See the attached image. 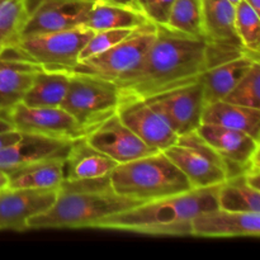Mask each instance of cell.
Instances as JSON below:
<instances>
[{
  "instance_id": "16",
  "label": "cell",
  "mask_w": 260,
  "mask_h": 260,
  "mask_svg": "<svg viewBox=\"0 0 260 260\" xmlns=\"http://www.w3.org/2000/svg\"><path fill=\"white\" fill-rule=\"evenodd\" d=\"M38 70L14 46L0 50V117L8 118L12 109L22 103Z\"/></svg>"
},
{
  "instance_id": "36",
  "label": "cell",
  "mask_w": 260,
  "mask_h": 260,
  "mask_svg": "<svg viewBox=\"0 0 260 260\" xmlns=\"http://www.w3.org/2000/svg\"><path fill=\"white\" fill-rule=\"evenodd\" d=\"M245 3H248L253 9H255L256 12L260 13V0H244Z\"/></svg>"
},
{
  "instance_id": "15",
  "label": "cell",
  "mask_w": 260,
  "mask_h": 260,
  "mask_svg": "<svg viewBox=\"0 0 260 260\" xmlns=\"http://www.w3.org/2000/svg\"><path fill=\"white\" fill-rule=\"evenodd\" d=\"M197 132L226 162L230 178L241 174L253 160L259 157V140L250 135L205 123L198 127Z\"/></svg>"
},
{
  "instance_id": "3",
  "label": "cell",
  "mask_w": 260,
  "mask_h": 260,
  "mask_svg": "<svg viewBox=\"0 0 260 260\" xmlns=\"http://www.w3.org/2000/svg\"><path fill=\"white\" fill-rule=\"evenodd\" d=\"M141 205L111 189L108 178L81 182H63L55 203L46 212L27 223L28 230L41 229H95L101 221L114 213Z\"/></svg>"
},
{
  "instance_id": "10",
  "label": "cell",
  "mask_w": 260,
  "mask_h": 260,
  "mask_svg": "<svg viewBox=\"0 0 260 260\" xmlns=\"http://www.w3.org/2000/svg\"><path fill=\"white\" fill-rule=\"evenodd\" d=\"M94 3L95 0H28L27 18L19 37L83 25Z\"/></svg>"
},
{
  "instance_id": "31",
  "label": "cell",
  "mask_w": 260,
  "mask_h": 260,
  "mask_svg": "<svg viewBox=\"0 0 260 260\" xmlns=\"http://www.w3.org/2000/svg\"><path fill=\"white\" fill-rule=\"evenodd\" d=\"M132 30L134 29H129V28H119V29H103L93 32V35L90 36L88 42L85 43L84 48L81 50L79 61L104 52L106 50L111 48L112 46L124 40Z\"/></svg>"
},
{
  "instance_id": "29",
  "label": "cell",
  "mask_w": 260,
  "mask_h": 260,
  "mask_svg": "<svg viewBox=\"0 0 260 260\" xmlns=\"http://www.w3.org/2000/svg\"><path fill=\"white\" fill-rule=\"evenodd\" d=\"M235 29L241 46L260 55V13L244 0L235 5Z\"/></svg>"
},
{
  "instance_id": "30",
  "label": "cell",
  "mask_w": 260,
  "mask_h": 260,
  "mask_svg": "<svg viewBox=\"0 0 260 260\" xmlns=\"http://www.w3.org/2000/svg\"><path fill=\"white\" fill-rule=\"evenodd\" d=\"M223 101L239 106L260 108V61L251 63Z\"/></svg>"
},
{
  "instance_id": "35",
  "label": "cell",
  "mask_w": 260,
  "mask_h": 260,
  "mask_svg": "<svg viewBox=\"0 0 260 260\" xmlns=\"http://www.w3.org/2000/svg\"><path fill=\"white\" fill-rule=\"evenodd\" d=\"M8 184H9L8 174H7V173H4V172H2V170H0V190L8 188Z\"/></svg>"
},
{
  "instance_id": "26",
  "label": "cell",
  "mask_w": 260,
  "mask_h": 260,
  "mask_svg": "<svg viewBox=\"0 0 260 260\" xmlns=\"http://www.w3.org/2000/svg\"><path fill=\"white\" fill-rule=\"evenodd\" d=\"M217 206L234 212L260 213V192L248 184L243 174L235 175L217 187Z\"/></svg>"
},
{
  "instance_id": "18",
  "label": "cell",
  "mask_w": 260,
  "mask_h": 260,
  "mask_svg": "<svg viewBox=\"0 0 260 260\" xmlns=\"http://www.w3.org/2000/svg\"><path fill=\"white\" fill-rule=\"evenodd\" d=\"M73 142L42 135L22 134L17 142L0 150V170L8 174L42 160L65 159Z\"/></svg>"
},
{
  "instance_id": "7",
  "label": "cell",
  "mask_w": 260,
  "mask_h": 260,
  "mask_svg": "<svg viewBox=\"0 0 260 260\" xmlns=\"http://www.w3.org/2000/svg\"><path fill=\"white\" fill-rule=\"evenodd\" d=\"M155 33L156 25L151 22L145 23L104 52L79 61L70 74L90 75L117 83L141 62Z\"/></svg>"
},
{
  "instance_id": "17",
  "label": "cell",
  "mask_w": 260,
  "mask_h": 260,
  "mask_svg": "<svg viewBox=\"0 0 260 260\" xmlns=\"http://www.w3.org/2000/svg\"><path fill=\"white\" fill-rule=\"evenodd\" d=\"M260 213L213 208L196 216L192 236L200 238H259Z\"/></svg>"
},
{
  "instance_id": "11",
  "label": "cell",
  "mask_w": 260,
  "mask_h": 260,
  "mask_svg": "<svg viewBox=\"0 0 260 260\" xmlns=\"http://www.w3.org/2000/svg\"><path fill=\"white\" fill-rule=\"evenodd\" d=\"M144 101L149 102L165 117L178 136L197 131L202 124L206 103L200 79Z\"/></svg>"
},
{
  "instance_id": "27",
  "label": "cell",
  "mask_w": 260,
  "mask_h": 260,
  "mask_svg": "<svg viewBox=\"0 0 260 260\" xmlns=\"http://www.w3.org/2000/svg\"><path fill=\"white\" fill-rule=\"evenodd\" d=\"M167 27L192 36H205L201 0H174Z\"/></svg>"
},
{
  "instance_id": "28",
  "label": "cell",
  "mask_w": 260,
  "mask_h": 260,
  "mask_svg": "<svg viewBox=\"0 0 260 260\" xmlns=\"http://www.w3.org/2000/svg\"><path fill=\"white\" fill-rule=\"evenodd\" d=\"M28 0H0V48L13 45L27 18Z\"/></svg>"
},
{
  "instance_id": "25",
  "label": "cell",
  "mask_w": 260,
  "mask_h": 260,
  "mask_svg": "<svg viewBox=\"0 0 260 260\" xmlns=\"http://www.w3.org/2000/svg\"><path fill=\"white\" fill-rule=\"evenodd\" d=\"M147 22L149 20L140 10L95 0L83 25L93 32H96L119 28L135 29Z\"/></svg>"
},
{
  "instance_id": "24",
  "label": "cell",
  "mask_w": 260,
  "mask_h": 260,
  "mask_svg": "<svg viewBox=\"0 0 260 260\" xmlns=\"http://www.w3.org/2000/svg\"><path fill=\"white\" fill-rule=\"evenodd\" d=\"M70 84V74L40 69L22 103L28 107H61Z\"/></svg>"
},
{
  "instance_id": "1",
  "label": "cell",
  "mask_w": 260,
  "mask_h": 260,
  "mask_svg": "<svg viewBox=\"0 0 260 260\" xmlns=\"http://www.w3.org/2000/svg\"><path fill=\"white\" fill-rule=\"evenodd\" d=\"M211 69V41L156 25L154 41L131 73L114 83L119 102L149 99L194 83Z\"/></svg>"
},
{
  "instance_id": "9",
  "label": "cell",
  "mask_w": 260,
  "mask_h": 260,
  "mask_svg": "<svg viewBox=\"0 0 260 260\" xmlns=\"http://www.w3.org/2000/svg\"><path fill=\"white\" fill-rule=\"evenodd\" d=\"M10 123L20 134L42 135L53 139H85L88 132L62 107H28L19 103L8 116Z\"/></svg>"
},
{
  "instance_id": "21",
  "label": "cell",
  "mask_w": 260,
  "mask_h": 260,
  "mask_svg": "<svg viewBox=\"0 0 260 260\" xmlns=\"http://www.w3.org/2000/svg\"><path fill=\"white\" fill-rule=\"evenodd\" d=\"M202 123L220 126L260 139V108L239 106L226 101L206 104L202 112Z\"/></svg>"
},
{
  "instance_id": "12",
  "label": "cell",
  "mask_w": 260,
  "mask_h": 260,
  "mask_svg": "<svg viewBox=\"0 0 260 260\" xmlns=\"http://www.w3.org/2000/svg\"><path fill=\"white\" fill-rule=\"evenodd\" d=\"M117 116L152 151H164L178 141L165 117L144 99L119 102Z\"/></svg>"
},
{
  "instance_id": "8",
  "label": "cell",
  "mask_w": 260,
  "mask_h": 260,
  "mask_svg": "<svg viewBox=\"0 0 260 260\" xmlns=\"http://www.w3.org/2000/svg\"><path fill=\"white\" fill-rule=\"evenodd\" d=\"M162 152L177 165L194 189L216 187L230 178L226 162L197 131L179 136L173 146Z\"/></svg>"
},
{
  "instance_id": "23",
  "label": "cell",
  "mask_w": 260,
  "mask_h": 260,
  "mask_svg": "<svg viewBox=\"0 0 260 260\" xmlns=\"http://www.w3.org/2000/svg\"><path fill=\"white\" fill-rule=\"evenodd\" d=\"M63 160L48 159L8 173V188L58 189L63 183Z\"/></svg>"
},
{
  "instance_id": "5",
  "label": "cell",
  "mask_w": 260,
  "mask_h": 260,
  "mask_svg": "<svg viewBox=\"0 0 260 260\" xmlns=\"http://www.w3.org/2000/svg\"><path fill=\"white\" fill-rule=\"evenodd\" d=\"M91 35L93 30L79 25L19 37L12 46L42 70L70 74L79 62L81 50Z\"/></svg>"
},
{
  "instance_id": "32",
  "label": "cell",
  "mask_w": 260,
  "mask_h": 260,
  "mask_svg": "<svg viewBox=\"0 0 260 260\" xmlns=\"http://www.w3.org/2000/svg\"><path fill=\"white\" fill-rule=\"evenodd\" d=\"M140 12L155 25H167L174 0H136Z\"/></svg>"
},
{
  "instance_id": "6",
  "label": "cell",
  "mask_w": 260,
  "mask_h": 260,
  "mask_svg": "<svg viewBox=\"0 0 260 260\" xmlns=\"http://www.w3.org/2000/svg\"><path fill=\"white\" fill-rule=\"evenodd\" d=\"M118 106L119 93L114 83L95 76L70 74L69 90L61 107L88 134L116 114Z\"/></svg>"
},
{
  "instance_id": "37",
  "label": "cell",
  "mask_w": 260,
  "mask_h": 260,
  "mask_svg": "<svg viewBox=\"0 0 260 260\" xmlns=\"http://www.w3.org/2000/svg\"><path fill=\"white\" fill-rule=\"evenodd\" d=\"M229 2H231V3H233L234 5H236V4H238V3H240L241 0H229Z\"/></svg>"
},
{
  "instance_id": "19",
  "label": "cell",
  "mask_w": 260,
  "mask_h": 260,
  "mask_svg": "<svg viewBox=\"0 0 260 260\" xmlns=\"http://www.w3.org/2000/svg\"><path fill=\"white\" fill-rule=\"evenodd\" d=\"M117 162L91 147L85 139L73 142L63 160V182H81L108 178Z\"/></svg>"
},
{
  "instance_id": "13",
  "label": "cell",
  "mask_w": 260,
  "mask_h": 260,
  "mask_svg": "<svg viewBox=\"0 0 260 260\" xmlns=\"http://www.w3.org/2000/svg\"><path fill=\"white\" fill-rule=\"evenodd\" d=\"M58 189L5 188L0 190V231H24L35 216L46 212L55 203Z\"/></svg>"
},
{
  "instance_id": "4",
  "label": "cell",
  "mask_w": 260,
  "mask_h": 260,
  "mask_svg": "<svg viewBox=\"0 0 260 260\" xmlns=\"http://www.w3.org/2000/svg\"><path fill=\"white\" fill-rule=\"evenodd\" d=\"M108 183L114 193L141 203L194 189L162 151L118 164L109 174Z\"/></svg>"
},
{
  "instance_id": "22",
  "label": "cell",
  "mask_w": 260,
  "mask_h": 260,
  "mask_svg": "<svg viewBox=\"0 0 260 260\" xmlns=\"http://www.w3.org/2000/svg\"><path fill=\"white\" fill-rule=\"evenodd\" d=\"M201 3L205 37L216 43L243 47L235 29V5L229 0H201Z\"/></svg>"
},
{
  "instance_id": "20",
  "label": "cell",
  "mask_w": 260,
  "mask_h": 260,
  "mask_svg": "<svg viewBox=\"0 0 260 260\" xmlns=\"http://www.w3.org/2000/svg\"><path fill=\"white\" fill-rule=\"evenodd\" d=\"M255 61H259V55L246 53L206 70L200 78L205 103L208 104L223 101L226 95L233 90L236 83L240 80L244 73Z\"/></svg>"
},
{
  "instance_id": "2",
  "label": "cell",
  "mask_w": 260,
  "mask_h": 260,
  "mask_svg": "<svg viewBox=\"0 0 260 260\" xmlns=\"http://www.w3.org/2000/svg\"><path fill=\"white\" fill-rule=\"evenodd\" d=\"M217 187L196 188L180 194L141 203L108 216L95 229L156 236H192V221L217 208Z\"/></svg>"
},
{
  "instance_id": "14",
  "label": "cell",
  "mask_w": 260,
  "mask_h": 260,
  "mask_svg": "<svg viewBox=\"0 0 260 260\" xmlns=\"http://www.w3.org/2000/svg\"><path fill=\"white\" fill-rule=\"evenodd\" d=\"M85 141L117 164L128 162L155 152L119 119L117 113L91 129L85 136Z\"/></svg>"
},
{
  "instance_id": "33",
  "label": "cell",
  "mask_w": 260,
  "mask_h": 260,
  "mask_svg": "<svg viewBox=\"0 0 260 260\" xmlns=\"http://www.w3.org/2000/svg\"><path fill=\"white\" fill-rule=\"evenodd\" d=\"M20 137L22 134L13 127L9 119L0 117V150L17 142Z\"/></svg>"
},
{
  "instance_id": "34",
  "label": "cell",
  "mask_w": 260,
  "mask_h": 260,
  "mask_svg": "<svg viewBox=\"0 0 260 260\" xmlns=\"http://www.w3.org/2000/svg\"><path fill=\"white\" fill-rule=\"evenodd\" d=\"M99 2L108 3V4H114V5H121V7H127L132 8V9L140 10L137 7L136 0H99Z\"/></svg>"
},
{
  "instance_id": "38",
  "label": "cell",
  "mask_w": 260,
  "mask_h": 260,
  "mask_svg": "<svg viewBox=\"0 0 260 260\" xmlns=\"http://www.w3.org/2000/svg\"><path fill=\"white\" fill-rule=\"evenodd\" d=\"M2 48H3V47H2ZM2 48H0V50H2Z\"/></svg>"
}]
</instances>
